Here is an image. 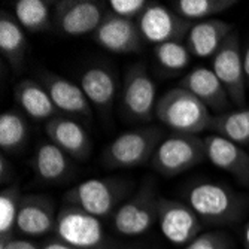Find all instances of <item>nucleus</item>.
I'll list each match as a JSON object with an SVG mask.
<instances>
[{
  "mask_svg": "<svg viewBox=\"0 0 249 249\" xmlns=\"http://www.w3.org/2000/svg\"><path fill=\"white\" fill-rule=\"evenodd\" d=\"M155 117L164 127L179 134H200L209 130L212 121L211 110L179 85L157 100Z\"/></svg>",
  "mask_w": 249,
  "mask_h": 249,
  "instance_id": "1",
  "label": "nucleus"
},
{
  "mask_svg": "<svg viewBox=\"0 0 249 249\" xmlns=\"http://www.w3.org/2000/svg\"><path fill=\"white\" fill-rule=\"evenodd\" d=\"M187 205L200 219L212 224H230L245 212V201L231 188L218 182H197L187 191Z\"/></svg>",
  "mask_w": 249,
  "mask_h": 249,
  "instance_id": "2",
  "label": "nucleus"
},
{
  "mask_svg": "<svg viewBox=\"0 0 249 249\" xmlns=\"http://www.w3.org/2000/svg\"><path fill=\"white\" fill-rule=\"evenodd\" d=\"M163 141L158 127H142L124 131L112 141L103 152V164L109 169H133L146 164Z\"/></svg>",
  "mask_w": 249,
  "mask_h": 249,
  "instance_id": "3",
  "label": "nucleus"
},
{
  "mask_svg": "<svg viewBox=\"0 0 249 249\" xmlns=\"http://www.w3.org/2000/svg\"><path fill=\"white\" fill-rule=\"evenodd\" d=\"M205 138L198 134H179L173 133L158 145L151 166L163 176H178L206 160Z\"/></svg>",
  "mask_w": 249,
  "mask_h": 249,
  "instance_id": "4",
  "label": "nucleus"
},
{
  "mask_svg": "<svg viewBox=\"0 0 249 249\" xmlns=\"http://www.w3.org/2000/svg\"><path fill=\"white\" fill-rule=\"evenodd\" d=\"M124 194L125 184L117 179H87L66 193L64 203L102 219L115 213Z\"/></svg>",
  "mask_w": 249,
  "mask_h": 249,
  "instance_id": "5",
  "label": "nucleus"
},
{
  "mask_svg": "<svg viewBox=\"0 0 249 249\" xmlns=\"http://www.w3.org/2000/svg\"><path fill=\"white\" fill-rule=\"evenodd\" d=\"M55 236L78 249H106V234L100 218L78 206L66 205L57 212Z\"/></svg>",
  "mask_w": 249,
  "mask_h": 249,
  "instance_id": "6",
  "label": "nucleus"
},
{
  "mask_svg": "<svg viewBox=\"0 0 249 249\" xmlns=\"http://www.w3.org/2000/svg\"><path fill=\"white\" fill-rule=\"evenodd\" d=\"M158 198L151 185H145L131 198L121 203L112 215V227L125 237L145 234L158 222Z\"/></svg>",
  "mask_w": 249,
  "mask_h": 249,
  "instance_id": "7",
  "label": "nucleus"
},
{
  "mask_svg": "<svg viewBox=\"0 0 249 249\" xmlns=\"http://www.w3.org/2000/svg\"><path fill=\"white\" fill-rule=\"evenodd\" d=\"M107 3L96 0H60L54 3L53 26L66 36L96 33L107 11Z\"/></svg>",
  "mask_w": 249,
  "mask_h": 249,
  "instance_id": "8",
  "label": "nucleus"
},
{
  "mask_svg": "<svg viewBox=\"0 0 249 249\" xmlns=\"http://www.w3.org/2000/svg\"><path fill=\"white\" fill-rule=\"evenodd\" d=\"M136 24L143 40L152 45H161L166 42H182L187 39L193 22H188L173 9L151 2L143 14L136 19Z\"/></svg>",
  "mask_w": 249,
  "mask_h": 249,
  "instance_id": "9",
  "label": "nucleus"
},
{
  "mask_svg": "<svg viewBox=\"0 0 249 249\" xmlns=\"http://www.w3.org/2000/svg\"><path fill=\"white\" fill-rule=\"evenodd\" d=\"M157 87L142 63L131 66L123 82V107L134 121L149 123L155 117Z\"/></svg>",
  "mask_w": 249,
  "mask_h": 249,
  "instance_id": "10",
  "label": "nucleus"
},
{
  "mask_svg": "<svg viewBox=\"0 0 249 249\" xmlns=\"http://www.w3.org/2000/svg\"><path fill=\"white\" fill-rule=\"evenodd\" d=\"M237 32H233L224 42L221 50L212 58V71L227 89L230 100L239 106H245L246 78L243 71V51L240 50Z\"/></svg>",
  "mask_w": 249,
  "mask_h": 249,
  "instance_id": "11",
  "label": "nucleus"
},
{
  "mask_svg": "<svg viewBox=\"0 0 249 249\" xmlns=\"http://www.w3.org/2000/svg\"><path fill=\"white\" fill-rule=\"evenodd\" d=\"M158 225L163 236L176 246H187L201 234L198 215L185 203L170 198L158 200Z\"/></svg>",
  "mask_w": 249,
  "mask_h": 249,
  "instance_id": "12",
  "label": "nucleus"
},
{
  "mask_svg": "<svg viewBox=\"0 0 249 249\" xmlns=\"http://www.w3.org/2000/svg\"><path fill=\"white\" fill-rule=\"evenodd\" d=\"M97 45L114 54H133L142 48V35L136 21H130L107 12L94 33Z\"/></svg>",
  "mask_w": 249,
  "mask_h": 249,
  "instance_id": "13",
  "label": "nucleus"
},
{
  "mask_svg": "<svg viewBox=\"0 0 249 249\" xmlns=\"http://www.w3.org/2000/svg\"><path fill=\"white\" fill-rule=\"evenodd\" d=\"M39 82L47 89L51 100L54 102L58 112L72 117H89L91 115V105L87 100L79 85L63 78L54 72L40 69Z\"/></svg>",
  "mask_w": 249,
  "mask_h": 249,
  "instance_id": "14",
  "label": "nucleus"
},
{
  "mask_svg": "<svg viewBox=\"0 0 249 249\" xmlns=\"http://www.w3.org/2000/svg\"><path fill=\"white\" fill-rule=\"evenodd\" d=\"M206 157L218 169L231 175L242 185H249V152L218 134L205 138Z\"/></svg>",
  "mask_w": 249,
  "mask_h": 249,
  "instance_id": "15",
  "label": "nucleus"
},
{
  "mask_svg": "<svg viewBox=\"0 0 249 249\" xmlns=\"http://www.w3.org/2000/svg\"><path fill=\"white\" fill-rule=\"evenodd\" d=\"M55 222L57 213L51 198L40 194L22 197L17 219L18 233L30 237H40L54 231Z\"/></svg>",
  "mask_w": 249,
  "mask_h": 249,
  "instance_id": "16",
  "label": "nucleus"
},
{
  "mask_svg": "<svg viewBox=\"0 0 249 249\" xmlns=\"http://www.w3.org/2000/svg\"><path fill=\"white\" fill-rule=\"evenodd\" d=\"M50 142L57 145L71 158L85 161L91 154V139L87 130L75 120L69 117H55L45 125Z\"/></svg>",
  "mask_w": 249,
  "mask_h": 249,
  "instance_id": "17",
  "label": "nucleus"
},
{
  "mask_svg": "<svg viewBox=\"0 0 249 249\" xmlns=\"http://www.w3.org/2000/svg\"><path fill=\"white\" fill-rule=\"evenodd\" d=\"M179 87L185 88L193 96H196L211 112L218 114L229 107L230 97L218 76L208 67H194L179 82Z\"/></svg>",
  "mask_w": 249,
  "mask_h": 249,
  "instance_id": "18",
  "label": "nucleus"
},
{
  "mask_svg": "<svg viewBox=\"0 0 249 249\" xmlns=\"http://www.w3.org/2000/svg\"><path fill=\"white\" fill-rule=\"evenodd\" d=\"M233 32V26L224 19L212 18L200 21L193 24V27L190 29L185 45L194 57L213 58Z\"/></svg>",
  "mask_w": 249,
  "mask_h": 249,
  "instance_id": "19",
  "label": "nucleus"
},
{
  "mask_svg": "<svg viewBox=\"0 0 249 249\" xmlns=\"http://www.w3.org/2000/svg\"><path fill=\"white\" fill-rule=\"evenodd\" d=\"M79 87L89 105L102 112L110 110L118 93L115 73L106 66H89L79 78Z\"/></svg>",
  "mask_w": 249,
  "mask_h": 249,
  "instance_id": "20",
  "label": "nucleus"
},
{
  "mask_svg": "<svg viewBox=\"0 0 249 249\" xmlns=\"http://www.w3.org/2000/svg\"><path fill=\"white\" fill-rule=\"evenodd\" d=\"M14 97L19 107L36 121H50L58 117V109L47 89L37 81L22 79L14 88Z\"/></svg>",
  "mask_w": 249,
  "mask_h": 249,
  "instance_id": "21",
  "label": "nucleus"
},
{
  "mask_svg": "<svg viewBox=\"0 0 249 249\" xmlns=\"http://www.w3.org/2000/svg\"><path fill=\"white\" fill-rule=\"evenodd\" d=\"M0 53L15 72H21L26 66L27 36L15 17L0 12Z\"/></svg>",
  "mask_w": 249,
  "mask_h": 249,
  "instance_id": "22",
  "label": "nucleus"
},
{
  "mask_svg": "<svg viewBox=\"0 0 249 249\" xmlns=\"http://www.w3.org/2000/svg\"><path fill=\"white\" fill-rule=\"evenodd\" d=\"M69 155L63 152L57 145L53 142H43L39 145L35 160H33V169L37 178L43 182L48 184H57L60 180L69 176V172L72 169Z\"/></svg>",
  "mask_w": 249,
  "mask_h": 249,
  "instance_id": "23",
  "label": "nucleus"
},
{
  "mask_svg": "<svg viewBox=\"0 0 249 249\" xmlns=\"http://www.w3.org/2000/svg\"><path fill=\"white\" fill-rule=\"evenodd\" d=\"M209 130L212 134L222 136L237 145L249 143V106L236 110L222 112L212 117Z\"/></svg>",
  "mask_w": 249,
  "mask_h": 249,
  "instance_id": "24",
  "label": "nucleus"
},
{
  "mask_svg": "<svg viewBox=\"0 0 249 249\" xmlns=\"http://www.w3.org/2000/svg\"><path fill=\"white\" fill-rule=\"evenodd\" d=\"M15 19L26 32L42 33L51 29V3L45 0H18L15 2Z\"/></svg>",
  "mask_w": 249,
  "mask_h": 249,
  "instance_id": "25",
  "label": "nucleus"
},
{
  "mask_svg": "<svg viewBox=\"0 0 249 249\" xmlns=\"http://www.w3.org/2000/svg\"><path fill=\"white\" fill-rule=\"evenodd\" d=\"M236 3L234 0H176L172 2V9L188 22L196 24L200 21L212 19Z\"/></svg>",
  "mask_w": 249,
  "mask_h": 249,
  "instance_id": "26",
  "label": "nucleus"
},
{
  "mask_svg": "<svg viewBox=\"0 0 249 249\" xmlns=\"http://www.w3.org/2000/svg\"><path fill=\"white\" fill-rule=\"evenodd\" d=\"M29 138L26 118L15 110H5L0 115V148L5 152H18Z\"/></svg>",
  "mask_w": 249,
  "mask_h": 249,
  "instance_id": "27",
  "label": "nucleus"
},
{
  "mask_svg": "<svg viewBox=\"0 0 249 249\" xmlns=\"http://www.w3.org/2000/svg\"><path fill=\"white\" fill-rule=\"evenodd\" d=\"M21 200L18 187H8L0 193V240H11L17 231Z\"/></svg>",
  "mask_w": 249,
  "mask_h": 249,
  "instance_id": "28",
  "label": "nucleus"
},
{
  "mask_svg": "<svg viewBox=\"0 0 249 249\" xmlns=\"http://www.w3.org/2000/svg\"><path fill=\"white\" fill-rule=\"evenodd\" d=\"M155 58L164 71L180 72L191 63V53L182 42H166L155 47Z\"/></svg>",
  "mask_w": 249,
  "mask_h": 249,
  "instance_id": "29",
  "label": "nucleus"
},
{
  "mask_svg": "<svg viewBox=\"0 0 249 249\" xmlns=\"http://www.w3.org/2000/svg\"><path fill=\"white\" fill-rule=\"evenodd\" d=\"M184 249H233V242L224 233L208 231L198 234Z\"/></svg>",
  "mask_w": 249,
  "mask_h": 249,
  "instance_id": "30",
  "label": "nucleus"
},
{
  "mask_svg": "<svg viewBox=\"0 0 249 249\" xmlns=\"http://www.w3.org/2000/svg\"><path fill=\"white\" fill-rule=\"evenodd\" d=\"M149 3L151 2H146V0H109L107 6L109 11L115 15L134 21L143 14Z\"/></svg>",
  "mask_w": 249,
  "mask_h": 249,
  "instance_id": "31",
  "label": "nucleus"
},
{
  "mask_svg": "<svg viewBox=\"0 0 249 249\" xmlns=\"http://www.w3.org/2000/svg\"><path fill=\"white\" fill-rule=\"evenodd\" d=\"M0 249H40L29 240L11 239V240H0Z\"/></svg>",
  "mask_w": 249,
  "mask_h": 249,
  "instance_id": "32",
  "label": "nucleus"
},
{
  "mask_svg": "<svg viewBox=\"0 0 249 249\" xmlns=\"http://www.w3.org/2000/svg\"><path fill=\"white\" fill-rule=\"evenodd\" d=\"M40 249H78V248H75V246H72V245H69V243H66V242H63V240H60L58 237H55V239H53V240L45 242V243L42 245Z\"/></svg>",
  "mask_w": 249,
  "mask_h": 249,
  "instance_id": "33",
  "label": "nucleus"
},
{
  "mask_svg": "<svg viewBox=\"0 0 249 249\" xmlns=\"http://www.w3.org/2000/svg\"><path fill=\"white\" fill-rule=\"evenodd\" d=\"M243 71H245L246 84L249 85V45L243 50Z\"/></svg>",
  "mask_w": 249,
  "mask_h": 249,
  "instance_id": "34",
  "label": "nucleus"
},
{
  "mask_svg": "<svg viewBox=\"0 0 249 249\" xmlns=\"http://www.w3.org/2000/svg\"><path fill=\"white\" fill-rule=\"evenodd\" d=\"M243 245H245V249H249V222L243 229Z\"/></svg>",
  "mask_w": 249,
  "mask_h": 249,
  "instance_id": "35",
  "label": "nucleus"
},
{
  "mask_svg": "<svg viewBox=\"0 0 249 249\" xmlns=\"http://www.w3.org/2000/svg\"><path fill=\"white\" fill-rule=\"evenodd\" d=\"M0 169H2V182H5L8 170H6V158L3 155H2V160H0Z\"/></svg>",
  "mask_w": 249,
  "mask_h": 249,
  "instance_id": "36",
  "label": "nucleus"
}]
</instances>
